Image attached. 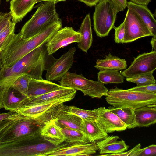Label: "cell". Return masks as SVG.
Returning a JSON list of instances; mask_svg holds the SVG:
<instances>
[{"instance_id":"6da1fadb","label":"cell","mask_w":156,"mask_h":156,"mask_svg":"<svg viewBox=\"0 0 156 156\" xmlns=\"http://www.w3.org/2000/svg\"><path fill=\"white\" fill-rule=\"evenodd\" d=\"M45 44L27 54L11 67H0V86H10L15 80L23 73L31 78L43 79L42 75L56 60L48 55Z\"/></svg>"},{"instance_id":"7a4b0ae2","label":"cell","mask_w":156,"mask_h":156,"mask_svg":"<svg viewBox=\"0 0 156 156\" xmlns=\"http://www.w3.org/2000/svg\"><path fill=\"white\" fill-rule=\"evenodd\" d=\"M62 28L61 20L51 24L30 38H22L20 33L12 38L0 52L2 66L9 67L24 56L46 43L58 30Z\"/></svg>"},{"instance_id":"3957f363","label":"cell","mask_w":156,"mask_h":156,"mask_svg":"<svg viewBox=\"0 0 156 156\" xmlns=\"http://www.w3.org/2000/svg\"><path fill=\"white\" fill-rule=\"evenodd\" d=\"M107 102L115 107H127L134 110L145 106L156 105V94L119 88L108 90L105 96Z\"/></svg>"},{"instance_id":"277c9868","label":"cell","mask_w":156,"mask_h":156,"mask_svg":"<svg viewBox=\"0 0 156 156\" xmlns=\"http://www.w3.org/2000/svg\"><path fill=\"white\" fill-rule=\"evenodd\" d=\"M18 113L12 126L0 138V144L22 140H36L41 136V131L45 124Z\"/></svg>"},{"instance_id":"5b68a950","label":"cell","mask_w":156,"mask_h":156,"mask_svg":"<svg viewBox=\"0 0 156 156\" xmlns=\"http://www.w3.org/2000/svg\"><path fill=\"white\" fill-rule=\"evenodd\" d=\"M55 4L54 2H45L38 7L19 32L22 38L32 37L53 23L61 20L56 12Z\"/></svg>"},{"instance_id":"8992f818","label":"cell","mask_w":156,"mask_h":156,"mask_svg":"<svg viewBox=\"0 0 156 156\" xmlns=\"http://www.w3.org/2000/svg\"><path fill=\"white\" fill-rule=\"evenodd\" d=\"M36 140H22L0 144V156H43L57 146Z\"/></svg>"},{"instance_id":"52a82bcc","label":"cell","mask_w":156,"mask_h":156,"mask_svg":"<svg viewBox=\"0 0 156 156\" xmlns=\"http://www.w3.org/2000/svg\"><path fill=\"white\" fill-rule=\"evenodd\" d=\"M61 86L73 88L82 91L84 95L92 98H101L105 96L108 90L99 81H95L85 78L82 74L68 72L59 82Z\"/></svg>"},{"instance_id":"ba28073f","label":"cell","mask_w":156,"mask_h":156,"mask_svg":"<svg viewBox=\"0 0 156 156\" xmlns=\"http://www.w3.org/2000/svg\"><path fill=\"white\" fill-rule=\"evenodd\" d=\"M117 13L111 0H101L96 5L93 14L94 29L100 37L108 36L115 27Z\"/></svg>"},{"instance_id":"9c48e42d","label":"cell","mask_w":156,"mask_h":156,"mask_svg":"<svg viewBox=\"0 0 156 156\" xmlns=\"http://www.w3.org/2000/svg\"><path fill=\"white\" fill-rule=\"evenodd\" d=\"M64 100L57 101L49 103L29 107H20L16 112L34 118L45 124L55 119L63 109Z\"/></svg>"},{"instance_id":"30bf717a","label":"cell","mask_w":156,"mask_h":156,"mask_svg":"<svg viewBox=\"0 0 156 156\" xmlns=\"http://www.w3.org/2000/svg\"><path fill=\"white\" fill-rule=\"evenodd\" d=\"M123 22L125 30L123 43L131 42L146 36H154L140 16L129 8Z\"/></svg>"},{"instance_id":"8fae6325","label":"cell","mask_w":156,"mask_h":156,"mask_svg":"<svg viewBox=\"0 0 156 156\" xmlns=\"http://www.w3.org/2000/svg\"><path fill=\"white\" fill-rule=\"evenodd\" d=\"M98 150L96 143L89 141L76 142L59 145L43 156H89L96 153Z\"/></svg>"},{"instance_id":"7c38bea8","label":"cell","mask_w":156,"mask_h":156,"mask_svg":"<svg viewBox=\"0 0 156 156\" xmlns=\"http://www.w3.org/2000/svg\"><path fill=\"white\" fill-rule=\"evenodd\" d=\"M156 69V51H152L139 55L129 67L120 73L126 78L153 72Z\"/></svg>"},{"instance_id":"4fadbf2b","label":"cell","mask_w":156,"mask_h":156,"mask_svg":"<svg viewBox=\"0 0 156 156\" xmlns=\"http://www.w3.org/2000/svg\"><path fill=\"white\" fill-rule=\"evenodd\" d=\"M80 34L72 27H66L57 31L45 44L49 55L72 43L80 42Z\"/></svg>"},{"instance_id":"5bb4252c","label":"cell","mask_w":156,"mask_h":156,"mask_svg":"<svg viewBox=\"0 0 156 156\" xmlns=\"http://www.w3.org/2000/svg\"><path fill=\"white\" fill-rule=\"evenodd\" d=\"M76 92V90L73 88L65 87L38 96L27 97L20 107L45 104L59 100L69 101L74 98Z\"/></svg>"},{"instance_id":"9a60e30c","label":"cell","mask_w":156,"mask_h":156,"mask_svg":"<svg viewBox=\"0 0 156 156\" xmlns=\"http://www.w3.org/2000/svg\"><path fill=\"white\" fill-rule=\"evenodd\" d=\"M76 49L75 47H71L66 52L56 59L47 70L46 80L51 81L61 79L72 66Z\"/></svg>"},{"instance_id":"2e32d148","label":"cell","mask_w":156,"mask_h":156,"mask_svg":"<svg viewBox=\"0 0 156 156\" xmlns=\"http://www.w3.org/2000/svg\"><path fill=\"white\" fill-rule=\"evenodd\" d=\"M98 116L96 121L107 133L126 130L127 125L114 113L105 107L97 108Z\"/></svg>"},{"instance_id":"e0dca14e","label":"cell","mask_w":156,"mask_h":156,"mask_svg":"<svg viewBox=\"0 0 156 156\" xmlns=\"http://www.w3.org/2000/svg\"><path fill=\"white\" fill-rule=\"evenodd\" d=\"M65 87L48 80L31 78L28 85L27 97L38 96Z\"/></svg>"},{"instance_id":"ac0fdd59","label":"cell","mask_w":156,"mask_h":156,"mask_svg":"<svg viewBox=\"0 0 156 156\" xmlns=\"http://www.w3.org/2000/svg\"><path fill=\"white\" fill-rule=\"evenodd\" d=\"M119 137L115 136H108L105 139L96 143L100 153L101 154L120 153L127 150L129 146L123 140L118 141Z\"/></svg>"},{"instance_id":"d6986e66","label":"cell","mask_w":156,"mask_h":156,"mask_svg":"<svg viewBox=\"0 0 156 156\" xmlns=\"http://www.w3.org/2000/svg\"><path fill=\"white\" fill-rule=\"evenodd\" d=\"M36 3L37 0H12L9 12L12 16V21L16 24L20 22Z\"/></svg>"},{"instance_id":"ffe728a7","label":"cell","mask_w":156,"mask_h":156,"mask_svg":"<svg viewBox=\"0 0 156 156\" xmlns=\"http://www.w3.org/2000/svg\"><path fill=\"white\" fill-rule=\"evenodd\" d=\"M40 136L45 140L55 146L59 145L64 141L60 127L55 119L44 124L41 129Z\"/></svg>"},{"instance_id":"44dd1931","label":"cell","mask_w":156,"mask_h":156,"mask_svg":"<svg viewBox=\"0 0 156 156\" xmlns=\"http://www.w3.org/2000/svg\"><path fill=\"white\" fill-rule=\"evenodd\" d=\"M81 130L87 140L91 143H96L108 136V133L102 129L96 121L82 119Z\"/></svg>"},{"instance_id":"7402d4cb","label":"cell","mask_w":156,"mask_h":156,"mask_svg":"<svg viewBox=\"0 0 156 156\" xmlns=\"http://www.w3.org/2000/svg\"><path fill=\"white\" fill-rule=\"evenodd\" d=\"M156 105H148L135 110L137 127H147L156 123Z\"/></svg>"},{"instance_id":"603a6c76","label":"cell","mask_w":156,"mask_h":156,"mask_svg":"<svg viewBox=\"0 0 156 156\" xmlns=\"http://www.w3.org/2000/svg\"><path fill=\"white\" fill-rule=\"evenodd\" d=\"M127 7L136 13L148 27L153 35L156 36V21L154 14L147 6L134 4L131 1L127 2Z\"/></svg>"},{"instance_id":"cb8c5ba5","label":"cell","mask_w":156,"mask_h":156,"mask_svg":"<svg viewBox=\"0 0 156 156\" xmlns=\"http://www.w3.org/2000/svg\"><path fill=\"white\" fill-rule=\"evenodd\" d=\"M78 32L80 34V42L78 43L77 46L83 51L87 52L91 46L93 42L92 31L90 14H87L86 15Z\"/></svg>"},{"instance_id":"d4e9b609","label":"cell","mask_w":156,"mask_h":156,"mask_svg":"<svg viewBox=\"0 0 156 156\" xmlns=\"http://www.w3.org/2000/svg\"><path fill=\"white\" fill-rule=\"evenodd\" d=\"M127 67L126 61L110 53L103 59H98L94 67L100 71L112 70L117 71L125 70Z\"/></svg>"},{"instance_id":"484cf974","label":"cell","mask_w":156,"mask_h":156,"mask_svg":"<svg viewBox=\"0 0 156 156\" xmlns=\"http://www.w3.org/2000/svg\"><path fill=\"white\" fill-rule=\"evenodd\" d=\"M27 97L9 87L6 89L3 96V108L9 111L16 112Z\"/></svg>"},{"instance_id":"4316f807","label":"cell","mask_w":156,"mask_h":156,"mask_svg":"<svg viewBox=\"0 0 156 156\" xmlns=\"http://www.w3.org/2000/svg\"><path fill=\"white\" fill-rule=\"evenodd\" d=\"M55 120L60 127L67 128L82 132V119L75 115L64 110L63 108Z\"/></svg>"},{"instance_id":"83f0119b","label":"cell","mask_w":156,"mask_h":156,"mask_svg":"<svg viewBox=\"0 0 156 156\" xmlns=\"http://www.w3.org/2000/svg\"><path fill=\"white\" fill-rule=\"evenodd\" d=\"M110 111L115 114L127 126V128L137 127L135 122V110L127 107H108Z\"/></svg>"},{"instance_id":"f1b7e54d","label":"cell","mask_w":156,"mask_h":156,"mask_svg":"<svg viewBox=\"0 0 156 156\" xmlns=\"http://www.w3.org/2000/svg\"><path fill=\"white\" fill-rule=\"evenodd\" d=\"M98 81L104 84L121 83L124 77L119 71L112 70L100 71L98 73Z\"/></svg>"},{"instance_id":"f546056e","label":"cell","mask_w":156,"mask_h":156,"mask_svg":"<svg viewBox=\"0 0 156 156\" xmlns=\"http://www.w3.org/2000/svg\"><path fill=\"white\" fill-rule=\"evenodd\" d=\"M63 109L80 117L82 119L94 121H96L98 118L97 108L93 110H87L80 109L73 106L64 105Z\"/></svg>"},{"instance_id":"4dcf8cb0","label":"cell","mask_w":156,"mask_h":156,"mask_svg":"<svg viewBox=\"0 0 156 156\" xmlns=\"http://www.w3.org/2000/svg\"><path fill=\"white\" fill-rule=\"evenodd\" d=\"M60 128L64 136V141L67 143L88 141L84 134L81 131L67 128Z\"/></svg>"},{"instance_id":"1f68e13d","label":"cell","mask_w":156,"mask_h":156,"mask_svg":"<svg viewBox=\"0 0 156 156\" xmlns=\"http://www.w3.org/2000/svg\"><path fill=\"white\" fill-rule=\"evenodd\" d=\"M31 78L28 74L23 73L15 80L10 87L27 97L28 85Z\"/></svg>"},{"instance_id":"d6a6232c","label":"cell","mask_w":156,"mask_h":156,"mask_svg":"<svg viewBox=\"0 0 156 156\" xmlns=\"http://www.w3.org/2000/svg\"><path fill=\"white\" fill-rule=\"evenodd\" d=\"M16 23H11L0 32V52L9 42L15 34Z\"/></svg>"},{"instance_id":"836d02e7","label":"cell","mask_w":156,"mask_h":156,"mask_svg":"<svg viewBox=\"0 0 156 156\" xmlns=\"http://www.w3.org/2000/svg\"><path fill=\"white\" fill-rule=\"evenodd\" d=\"M153 72L147 73L132 77L126 78L128 82L136 83L137 86L156 84Z\"/></svg>"},{"instance_id":"e575fe53","label":"cell","mask_w":156,"mask_h":156,"mask_svg":"<svg viewBox=\"0 0 156 156\" xmlns=\"http://www.w3.org/2000/svg\"><path fill=\"white\" fill-rule=\"evenodd\" d=\"M156 155V145L152 144L143 149H140L130 156H153Z\"/></svg>"},{"instance_id":"d590c367","label":"cell","mask_w":156,"mask_h":156,"mask_svg":"<svg viewBox=\"0 0 156 156\" xmlns=\"http://www.w3.org/2000/svg\"><path fill=\"white\" fill-rule=\"evenodd\" d=\"M18 113L16 112L12 118L0 121V138L12 126L16 119Z\"/></svg>"},{"instance_id":"8d00e7d4","label":"cell","mask_w":156,"mask_h":156,"mask_svg":"<svg viewBox=\"0 0 156 156\" xmlns=\"http://www.w3.org/2000/svg\"><path fill=\"white\" fill-rule=\"evenodd\" d=\"M128 89L132 91L156 94V84L136 86Z\"/></svg>"},{"instance_id":"74e56055","label":"cell","mask_w":156,"mask_h":156,"mask_svg":"<svg viewBox=\"0 0 156 156\" xmlns=\"http://www.w3.org/2000/svg\"><path fill=\"white\" fill-rule=\"evenodd\" d=\"M115 34L114 40L117 43H123L125 35L124 23L123 22L117 27H115Z\"/></svg>"},{"instance_id":"f35d334b","label":"cell","mask_w":156,"mask_h":156,"mask_svg":"<svg viewBox=\"0 0 156 156\" xmlns=\"http://www.w3.org/2000/svg\"><path fill=\"white\" fill-rule=\"evenodd\" d=\"M12 16L10 12H0V32L11 22Z\"/></svg>"},{"instance_id":"ab89813d","label":"cell","mask_w":156,"mask_h":156,"mask_svg":"<svg viewBox=\"0 0 156 156\" xmlns=\"http://www.w3.org/2000/svg\"><path fill=\"white\" fill-rule=\"evenodd\" d=\"M112 2L116 12L123 11L127 7V0H111Z\"/></svg>"},{"instance_id":"60d3db41","label":"cell","mask_w":156,"mask_h":156,"mask_svg":"<svg viewBox=\"0 0 156 156\" xmlns=\"http://www.w3.org/2000/svg\"><path fill=\"white\" fill-rule=\"evenodd\" d=\"M141 144L139 143L136 145L133 148L129 150V151L126 152H123L120 153L116 154H107L102 155H111V156H130L131 155L133 152H135L136 150L140 149L141 148Z\"/></svg>"},{"instance_id":"b9f144b4","label":"cell","mask_w":156,"mask_h":156,"mask_svg":"<svg viewBox=\"0 0 156 156\" xmlns=\"http://www.w3.org/2000/svg\"><path fill=\"white\" fill-rule=\"evenodd\" d=\"M10 86H0V110L3 108L2 101L5 92L7 88Z\"/></svg>"},{"instance_id":"7bdbcfd3","label":"cell","mask_w":156,"mask_h":156,"mask_svg":"<svg viewBox=\"0 0 156 156\" xmlns=\"http://www.w3.org/2000/svg\"><path fill=\"white\" fill-rule=\"evenodd\" d=\"M15 112L9 111L8 112L0 113V121L10 119L11 118H9Z\"/></svg>"},{"instance_id":"ee69618b","label":"cell","mask_w":156,"mask_h":156,"mask_svg":"<svg viewBox=\"0 0 156 156\" xmlns=\"http://www.w3.org/2000/svg\"><path fill=\"white\" fill-rule=\"evenodd\" d=\"M89 7L96 5L101 0H78Z\"/></svg>"},{"instance_id":"f6af8a7d","label":"cell","mask_w":156,"mask_h":156,"mask_svg":"<svg viewBox=\"0 0 156 156\" xmlns=\"http://www.w3.org/2000/svg\"><path fill=\"white\" fill-rule=\"evenodd\" d=\"M133 3L137 5L147 6L151 0H130Z\"/></svg>"},{"instance_id":"bcb514c9","label":"cell","mask_w":156,"mask_h":156,"mask_svg":"<svg viewBox=\"0 0 156 156\" xmlns=\"http://www.w3.org/2000/svg\"><path fill=\"white\" fill-rule=\"evenodd\" d=\"M152 47V51H156V36L153 37L150 42Z\"/></svg>"},{"instance_id":"7dc6e473","label":"cell","mask_w":156,"mask_h":156,"mask_svg":"<svg viewBox=\"0 0 156 156\" xmlns=\"http://www.w3.org/2000/svg\"><path fill=\"white\" fill-rule=\"evenodd\" d=\"M66 0H37V3L39 2H41L42 1L44 2H55V3H57L61 2V1H65Z\"/></svg>"},{"instance_id":"c3c4849f","label":"cell","mask_w":156,"mask_h":156,"mask_svg":"<svg viewBox=\"0 0 156 156\" xmlns=\"http://www.w3.org/2000/svg\"><path fill=\"white\" fill-rule=\"evenodd\" d=\"M1 65H2V63H1V60H0V67H1Z\"/></svg>"},{"instance_id":"681fc988","label":"cell","mask_w":156,"mask_h":156,"mask_svg":"<svg viewBox=\"0 0 156 156\" xmlns=\"http://www.w3.org/2000/svg\"><path fill=\"white\" fill-rule=\"evenodd\" d=\"M6 1H9L10 0H6Z\"/></svg>"},{"instance_id":"f907efd6","label":"cell","mask_w":156,"mask_h":156,"mask_svg":"<svg viewBox=\"0 0 156 156\" xmlns=\"http://www.w3.org/2000/svg\"><path fill=\"white\" fill-rule=\"evenodd\" d=\"M0 1H1V0H0Z\"/></svg>"}]
</instances>
